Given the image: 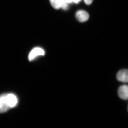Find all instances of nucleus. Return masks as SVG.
I'll return each instance as SVG.
<instances>
[{
  "label": "nucleus",
  "instance_id": "obj_1",
  "mask_svg": "<svg viewBox=\"0 0 128 128\" xmlns=\"http://www.w3.org/2000/svg\"><path fill=\"white\" fill-rule=\"evenodd\" d=\"M18 103L16 95L12 93L2 94L0 96V113L7 112L15 107Z\"/></svg>",
  "mask_w": 128,
  "mask_h": 128
},
{
  "label": "nucleus",
  "instance_id": "obj_2",
  "mask_svg": "<svg viewBox=\"0 0 128 128\" xmlns=\"http://www.w3.org/2000/svg\"><path fill=\"white\" fill-rule=\"evenodd\" d=\"M118 95L121 99L128 100V86L122 85L120 86L118 91Z\"/></svg>",
  "mask_w": 128,
  "mask_h": 128
},
{
  "label": "nucleus",
  "instance_id": "obj_3",
  "mask_svg": "<svg viewBox=\"0 0 128 128\" xmlns=\"http://www.w3.org/2000/svg\"><path fill=\"white\" fill-rule=\"evenodd\" d=\"M116 79L118 81L123 82H128V70L124 69L118 72Z\"/></svg>",
  "mask_w": 128,
  "mask_h": 128
},
{
  "label": "nucleus",
  "instance_id": "obj_4",
  "mask_svg": "<svg viewBox=\"0 0 128 128\" xmlns=\"http://www.w3.org/2000/svg\"><path fill=\"white\" fill-rule=\"evenodd\" d=\"M45 54L44 50L40 48H34L30 52L28 56V59L31 61L35 58L37 56H44Z\"/></svg>",
  "mask_w": 128,
  "mask_h": 128
},
{
  "label": "nucleus",
  "instance_id": "obj_5",
  "mask_svg": "<svg viewBox=\"0 0 128 128\" xmlns=\"http://www.w3.org/2000/svg\"><path fill=\"white\" fill-rule=\"evenodd\" d=\"M89 17V14L85 11L79 10L76 14V18L80 22H84L87 21Z\"/></svg>",
  "mask_w": 128,
  "mask_h": 128
},
{
  "label": "nucleus",
  "instance_id": "obj_6",
  "mask_svg": "<svg viewBox=\"0 0 128 128\" xmlns=\"http://www.w3.org/2000/svg\"><path fill=\"white\" fill-rule=\"evenodd\" d=\"M63 1V0H50L51 6L56 9L61 8Z\"/></svg>",
  "mask_w": 128,
  "mask_h": 128
},
{
  "label": "nucleus",
  "instance_id": "obj_7",
  "mask_svg": "<svg viewBox=\"0 0 128 128\" xmlns=\"http://www.w3.org/2000/svg\"><path fill=\"white\" fill-rule=\"evenodd\" d=\"M68 3L65 1V0H63L61 8H62L64 10H66L68 9Z\"/></svg>",
  "mask_w": 128,
  "mask_h": 128
},
{
  "label": "nucleus",
  "instance_id": "obj_8",
  "mask_svg": "<svg viewBox=\"0 0 128 128\" xmlns=\"http://www.w3.org/2000/svg\"><path fill=\"white\" fill-rule=\"evenodd\" d=\"M93 0H84V2L87 5H90L92 3Z\"/></svg>",
  "mask_w": 128,
  "mask_h": 128
},
{
  "label": "nucleus",
  "instance_id": "obj_9",
  "mask_svg": "<svg viewBox=\"0 0 128 128\" xmlns=\"http://www.w3.org/2000/svg\"><path fill=\"white\" fill-rule=\"evenodd\" d=\"M65 1L67 3H71V2H73V0H65Z\"/></svg>",
  "mask_w": 128,
  "mask_h": 128
},
{
  "label": "nucleus",
  "instance_id": "obj_10",
  "mask_svg": "<svg viewBox=\"0 0 128 128\" xmlns=\"http://www.w3.org/2000/svg\"><path fill=\"white\" fill-rule=\"evenodd\" d=\"M80 0H73V2H74L75 3H77L80 1Z\"/></svg>",
  "mask_w": 128,
  "mask_h": 128
}]
</instances>
